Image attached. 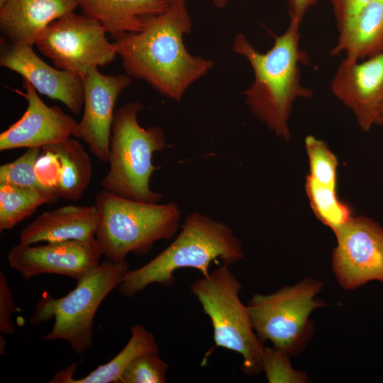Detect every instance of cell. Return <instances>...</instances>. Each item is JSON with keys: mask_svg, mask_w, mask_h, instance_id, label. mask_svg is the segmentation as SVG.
<instances>
[{"mask_svg": "<svg viewBox=\"0 0 383 383\" xmlns=\"http://www.w3.org/2000/svg\"><path fill=\"white\" fill-rule=\"evenodd\" d=\"M231 0H212L213 4L218 9L226 7Z\"/></svg>", "mask_w": 383, "mask_h": 383, "instance_id": "obj_31", "label": "cell"}, {"mask_svg": "<svg viewBox=\"0 0 383 383\" xmlns=\"http://www.w3.org/2000/svg\"><path fill=\"white\" fill-rule=\"evenodd\" d=\"M240 282L226 265L190 286L204 312L209 316L215 345L236 353L243 358L241 371L249 376L262 372V341L256 335L247 306L240 299Z\"/></svg>", "mask_w": 383, "mask_h": 383, "instance_id": "obj_7", "label": "cell"}, {"mask_svg": "<svg viewBox=\"0 0 383 383\" xmlns=\"http://www.w3.org/2000/svg\"><path fill=\"white\" fill-rule=\"evenodd\" d=\"M129 271L125 261L106 259L84 277L67 295L53 299L44 294L39 299L30 324L54 318L52 330L43 336L46 340H63L77 355L86 353L93 343L94 318L98 308L123 280Z\"/></svg>", "mask_w": 383, "mask_h": 383, "instance_id": "obj_6", "label": "cell"}, {"mask_svg": "<svg viewBox=\"0 0 383 383\" xmlns=\"http://www.w3.org/2000/svg\"><path fill=\"white\" fill-rule=\"evenodd\" d=\"M141 103L124 104L114 111L109 143V168L101 180L104 190L118 196L146 203H158L160 194L153 192L150 181L157 169L152 163L155 152L166 146L163 129L140 126Z\"/></svg>", "mask_w": 383, "mask_h": 383, "instance_id": "obj_4", "label": "cell"}, {"mask_svg": "<svg viewBox=\"0 0 383 383\" xmlns=\"http://www.w3.org/2000/svg\"><path fill=\"white\" fill-rule=\"evenodd\" d=\"M323 285L320 280L307 277L272 294H254L247 306L260 340L270 341L291 357L300 354L313 335L310 315L326 305L316 297Z\"/></svg>", "mask_w": 383, "mask_h": 383, "instance_id": "obj_8", "label": "cell"}, {"mask_svg": "<svg viewBox=\"0 0 383 383\" xmlns=\"http://www.w3.org/2000/svg\"><path fill=\"white\" fill-rule=\"evenodd\" d=\"M99 224L95 206L67 205L40 214L19 233V243L89 240L96 238Z\"/></svg>", "mask_w": 383, "mask_h": 383, "instance_id": "obj_17", "label": "cell"}, {"mask_svg": "<svg viewBox=\"0 0 383 383\" xmlns=\"http://www.w3.org/2000/svg\"><path fill=\"white\" fill-rule=\"evenodd\" d=\"M0 65L21 74L41 94L64 104L78 115L84 100L82 77L50 66L34 52L33 46L1 40Z\"/></svg>", "mask_w": 383, "mask_h": 383, "instance_id": "obj_14", "label": "cell"}, {"mask_svg": "<svg viewBox=\"0 0 383 383\" xmlns=\"http://www.w3.org/2000/svg\"><path fill=\"white\" fill-rule=\"evenodd\" d=\"M41 148H27L26 151L15 160L0 166V184H9L52 192L38 175L36 165ZM56 195V194H55Z\"/></svg>", "mask_w": 383, "mask_h": 383, "instance_id": "obj_24", "label": "cell"}, {"mask_svg": "<svg viewBox=\"0 0 383 383\" xmlns=\"http://www.w3.org/2000/svg\"><path fill=\"white\" fill-rule=\"evenodd\" d=\"M180 228L168 247L145 265L127 272L118 286L121 295L133 297L152 284L171 287L179 269L194 268L206 276L212 262L228 266L243 257L241 242L224 223L194 212Z\"/></svg>", "mask_w": 383, "mask_h": 383, "instance_id": "obj_3", "label": "cell"}, {"mask_svg": "<svg viewBox=\"0 0 383 383\" xmlns=\"http://www.w3.org/2000/svg\"><path fill=\"white\" fill-rule=\"evenodd\" d=\"M99 216L96 239L104 256L125 261L129 253L147 254L160 240H170L179 228L181 211L173 202L146 203L103 189L94 199Z\"/></svg>", "mask_w": 383, "mask_h": 383, "instance_id": "obj_5", "label": "cell"}, {"mask_svg": "<svg viewBox=\"0 0 383 383\" xmlns=\"http://www.w3.org/2000/svg\"><path fill=\"white\" fill-rule=\"evenodd\" d=\"M337 28L343 26L371 0H329Z\"/></svg>", "mask_w": 383, "mask_h": 383, "instance_id": "obj_29", "label": "cell"}, {"mask_svg": "<svg viewBox=\"0 0 383 383\" xmlns=\"http://www.w3.org/2000/svg\"><path fill=\"white\" fill-rule=\"evenodd\" d=\"M6 341L4 336L2 337V335L1 334L0 336V354L4 355L5 353V348H6Z\"/></svg>", "mask_w": 383, "mask_h": 383, "instance_id": "obj_32", "label": "cell"}, {"mask_svg": "<svg viewBox=\"0 0 383 383\" xmlns=\"http://www.w3.org/2000/svg\"><path fill=\"white\" fill-rule=\"evenodd\" d=\"M53 153L57 170L53 190L58 197L78 201L88 187L92 175L91 159L81 143L69 138L42 148Z\"/></svg>", "mask_w": 383, "mask_h": 383, "instance_id": "obj_20", "label": "cell"}, {"mask_svg": "<svg viewBox=\"0 0 383 383\" xmlns=\"http://www.w3.org/2000/svg\"><path fill=\"white\" fill-rule=\"evenodd\" d=\"M100 22L84 13H67L51 23L35 42L55 67L82 77L91 67L107 65L117 54Z\"/></svg>", "mask_w": 383, "mask_h": 383, "instance_id": "obj_9", "label": "cell"}, {"mask_svg": "<svg viewBox=\"0 0 383 383\" xmlns=\"http://www.w3.org/2000/svg\"><path fill=\"white\" fill-rule=\"evenodd\" d=\"M291 356L274 347H264L262 355V371L270 383H307V374L294 370Z\"/></svg>", "mask_w": 383, "mask_h": 383, "instance_id": "obj_27", "label": "cell"}, {"mask_svg": "<svg viewBox=\"0 0 383 383\" xmlns=\"http://www.w3.org/2000/svg\"><path fill=\"white\" fill-rule=\"evenodd\" d=\"M331 90L351 110L362 131L383 126V52L362 60L344 57Z\"/></svg>", "mask_w": 383, "mask_h": 383, "instance_id": "obj_12", "label": "cell"}, {"mask_svg": "<svg viewBox=\"0 0 383 383\" xmlns=\"http://www.w3.org/2000/svg\"><path fill=\"white\" fill-rule=\"evenodd\" d=\"M337 29L331 55L362 60L383 52V0H371Z\"/></svg>", "mask_w": 383, "mask_h": 383, "instance_id": "obj_19", "label": "cell"}, {"mask_svg": "<svg viewBox=\"0 0 383 383\" xmlns=\"http://www.w3.org/2000/svg\"><path fill=\"white\" fill-rule=\"evenodd\" d=\"M58 197L52 192L9 184H0V231H9Z\"/></svg>", "mask_w": 383, "mask_h": 383, "instance_id": "obj_22", "label": "cell"}, {"mask_svg": "<svg viewBox=\"0 0 383 383\" xmlns=\"http://www.w3.org/2000/svg\"><path fill=\"white\" fill-rule=\"evenodd\" d=\"M290 20L302 22L308 11L316 4L318 0H286Z\"/></svg>", "mask_w": 383, "mask_h": 383, "instance_id": "obj_30", "label": "cell"}, {"mask_svg": "<svg viewBox=\"0 0 383 383\" xmlns=\"http://www.w3.org/2000/svg\"><path fill=\"white\" fill-rule=\"evenodd\" d=\"M84 100L83 115L78 123L77 138L103 162H108L114 106L120 94L131 83L126 74L107 75L98 67L82 76Z\"/></svg>", "mask_w": 383, "mask_h": 383, "instance_id": "obj_13", "label": "cell"}, {"mask_svg": "<svg viewBox=\"0 0 383 383\" xmlns=\"http://www.w3.org/2000/svg\"><path fill=\"white\" fill-rule=\"evenodd\" d=\"M334 234L331 266L340 286L354 290L371 281L383 284V227L369 217L353 216Z\"/></svg>", "mask_w": 383, "mask_h": 383, "instance_id": "obj_10", "label": "cell"}, {"mask_svg": "<svg viewBox=\"0 0 383 383\" xmlns=\"http://www.w3.org/2000/svg\"><path fill=\"white\" fill-rule=\"evenodd\" d=\"M174 0H77L82 13L101 23L113 38L140 31L150 18L165 11Z\"/></svg>", "mask_w": 383, "mask_h": 383, "instance_id": "obj_18", "label": "cell"}, {"mask_svg": "<svg viewBox=\"0 0 383 383\" xmlns=\"http://www.w3.org/2000/svg\"><path fill=\"white\" fill-rule=\"evenodd\" d=\"M17 311L13 294L4 273L0 272V332L2 335H12L15 326L11 321L12 314Z\"/></svg>", "mask_w": 383, "mask_h": 383, "instance_id": "obj_28", "label": "cell"}, {"mask_svg": "<svg viewBox=\"0 0 383 383\" xmlns=\"http://www.w3.org/2000/svg\"><path fill=\"white\" fill-rule=\"evenodd\" d=\"M157 352L136 357L122 372L118 383H164L169 365Z\"/></svg>", "mask_w": 383, "mask_h": 383, "instance_id": "obj_26", "label": "cell"}, {"mask_svg": "<svg viewBox=\"0 0 383 383\" xmlns=\"http://www.w3.org/2000/svg\"><path fill=\"white\" fill-rule=\"evenodd\" d=\"M77 8V0H0V29L6 40L33 46L50 23Z\"/></svg>", "mask_w": 383, "mask_h": 383, "instance_id": "obj_16", "label": "cell"}, {"mask_svg": "<svg viewBox=\"0 0 383 383\" xmlns=\"http://www.w3.org/2000/svg\"><path fill=\"white\" fill-rule=\"evenodd\" d=\"M301 23L289 19L284 33H272L273 45L266 52L257 51L242 33L233 43V50L246 59L254 75L243 91L247 106L269 131L286 141L291 138L289 122L294 101L313 94L301 79V65L308 62L299 47Z\"/></svg>", "mask_w": 383, "mask_h": 383, "instance_id": "obj_2", "label": "cell"}, {"mask_svg": "<svg viewBox=\"0 0 383 383\" xmlns=\"http://www.w3.org/2000/svg\"><path fill=\"white\" fill-rule=\"evenodd\" d=\"M23 96L26 110L16 122L0 134V150L16 148H43L74 136L78 122L57 106H49L39 97L37 91L23 79Z\"/></svg>", "mask_w": 383, "mask_h": 383, "instance_id": "obj_15", "label": "cell"}, {"mask_svg": "<svg viewBox=\"0 0 383 383\" xmlns=\"http://www.w3.org/2000/svg\"><path fill=\"white\" fill-rule=\"evenodd\" d=\"M192 29L186 0H174L163 13L152 17L139 32L114 38L125 72L145 81L161 95L179 102L194 82L214 63L192 55L184 36Z\"/></svg>", "mask_w": 383, "mask_h": 383, "instance_id": "obj_1", "label": "cell"}, {"mask_svg": "<svg viewBox=\"0 0 383 383\" xmlns=\"http://www.w3.org/2000/svg\"><path fill=\"white\" fill-rule=\"evenodd\" d=\"M309 162L308 176L315 182L336 188L338 162L327 144L313 135H307L304 140Z\"/></svg>", "mask_w": 383, "mask_h": 383, "instance_id": "obj_25", "label": "cell"}, {"mask_svg": "<svg viewBox=\"0 0 383 383\" xmlns=\"http://www.w3.org/2000/svg\"><path fill=\"white\" fill-rule=\"evenodd\" d=\"M102 248L96 238L46 243L43 245H14L6 257L9 267L24 279L41 274H56L77 280L100 264Z\"/></svg>", "mask_w": 383, "mask_h": 383, "instance_id": "obj_11", "label": "cell"}, {"mask_svg": "<svg viewBox=\"0 0 383 383\" xmlns=\"http://www.w3.org/2000/svg\"><path fill=\"white\" fill-rule=\"evenodd\" d=\"M305 189L314 214L334 233L353 216L351 208L338 197L336 188L321 184L307 175Z\"/></svg>", "mask_w": 383, "mask_h": 383, "instance_id": "obj_23", "label": "cell"}, {"mask_svg": "<svg viewBox=\"0 0 383 383\" xmlns=\"http://www.w3.org/2000/svg\"><path fill=\"white\" fill-rule=\"evenodd\" d=\"M131 337L124 348L110 361L99 365L80 379H74L77 364L58 371L50 383H118L127 366L138 355L146 352L159 353V347L152 333L141 324H135L131 329Z\"/></svg>", "mask_w": 383, "mask_h": 383, "instance_id": "obj_21", "label": "cell"}]
</instances>
